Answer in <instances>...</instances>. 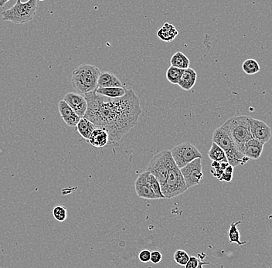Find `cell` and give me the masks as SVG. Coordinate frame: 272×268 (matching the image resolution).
<instances>
[{
	"label": "cell",
	"instance_id": "cell-1",
	"mask_svg": "<svg viewBox=\"0 0 272 268\" xmlns=\"http://www.w3.org/2000/svg\"><path fill=\"white\" fill-rule=\"evenodd\" d=\"M88 109L84 119L108 132V145L117 143L138 124L142 108L137 95L132 89L119 98H108L93 92L84 95Z\"/></svg>",
	"mask_w": 272,
	"mask_h": 268
},
{
	"label": "cell",
	"instance_id": "cell-22",
	"mask_svg": "<svg viewBox=\"0 0 272 268\" xmlns=\"http://www.w3.org/2000/svg\"><path fill=\"white\" fill-rule=\"evenodd\" d=\"M208 156L213 162H218L220 163H228L223 150L214 143H212L210 149L209 150Z\"/></svg>",
	"mask_w": 272,
	"mask_h": 268
},
{
	"label": "cell",
	"instance_id": "cell-2",
	"mask_svg": "<svg viewBox=\"0 0 272 268\" xmlns=\"http://www.w3.org/2000/svg\"><path fill=\"white\" fill-rule=\"evenodd\" d=\"M100 69L91 64H82L75 68L72 73V83L74 88L80 95L93 93L98 88Z\"/></svg>",
	"mask_w": 272,
	"mask_h": 268
},
{
	"label": "cell",
	"instance_id": "cell-11",
	"mask_svg": "<svg viewBox=\"0 0 272 268\" xmlns=\"http://www.w3.org/2000/svg\"><path fill=\"white\" fill-rule=\"evenodd\" d=\"M63 100L72 108L80 119L84 117L88 109V103L84 96L80 94L70 92L64 96Z\"/></svg>",
	"mask_w": 272,
	"mask_h": 268
},
{
	"label": "cell",
	"instance_id": "cell-23",
	"mask_svg": "<svg viewBox=\"0 0 272 268\" xmlns=\"http://www.w3.org/2000/svg\"><path fill=\"white\" fill-rule=\"evenodd\" d=\"M241 223V221L231 222L228 234L230 243H231V244L235 243L238 246H241V245L246 244V241H241V240H240V232L238 230V226Z\"/></svg>",
	"mask_w": 272,
	"mask_h": 268
},
{
	"label": "cell",
	"instance_id": "cell-25",
	"mask_svg": "<svg viewBox=\"0 0 272 268\" xmlns=\"http://www.w3.org/2000/svg\"><path fill=\"white\" fill-rule=\"evenodd\" d=\"M183 73V70L174 68V67L171 66L166 72V78L169 80V82L171 83V84H178Z\"/></svg>",
	"mask_w": 272,
	"mask_h": 268
},
{
	"label": "cell",
	"instance_id": "cell-29",
	"mask_svg": "<svg viewBox=\"0 0 272 268\" xmlns=\"http://www.w3.org/2000/svg\"><path fill=\"white\" fill-rule=\"evenodd\" d=\"M233 173H234V167L229 165L224 170L223 175H221L220 181H224V182H230L233 179Z\"/></svg>",
	"mask_w": 272,
	"mask_h": 268
},
{
	"label": "cell",
	"instance_id": "cell-15",
	"mask_svg": "<svg viewBox=\"0 0 272 268\" xmlns=\"http://www.w3.org/2000/svg\"><path fill=\"white\" fill-rule=\"evenodd\" d=\"M88 143L95 148H103L109 143V136L105 130L95 128L88 140Z\"/></svg>",
	"mask_w": 272,
	"mask_h": 268
},
{
	"label": "cell",
	"instance_id": "cell-13",
	"mask_svg": "<svg viewBox=\"0 0 272 268\" xmlns=\"http://www.w3.org/2000/svg\"><path fill=\"white\" fill-rule=\"evenodd\" d=\"M59 112L64 122L69 127H76L80 118L72 110L64 100H60L58 104Z\"/></svg>",
	"mask_w": 272,
	"mask_h": 268
},
{
	"label": "cell",
	"instance_id": "cell-5",
	"mask_svg": "<svg viewBox=\"0 0 272 268\" xmlns=\"http://www.w3.org/2000/svg\"><path fill=\"white\" fill-rule=\"evenodd\" d=\"M37 10V0H29L26 2L17 0L14 6L2 12L1 15L4 21H9L13 24L21 25L33 20Z\"/></svg>",
	"mask_w": 272,
	"mask_h": 268
},
{
	"label": "cell",
	"instance_id": "cell-3",
	"mask_svg": "<svg viewBox=\"0 0 272 268\" xmlns=\"http://www.w3.org/2000/svg\"><path fill=\"white\" fill-rule=\"evenodd\" d=\"M221 128L232 139L236 147L241 153L243 152L245 145L250 139H252L249 124V116L241 115L230 118L221 126Z\"/></svg>",
	"mask_w": 272,
	"mask_h": 268
},
{
	"label": "cell",
	"instance_id": "cell-31",
	"mask_svg": "<svg viewBox=\"0 0 272 268\" xmlns=\"http://www.w3.org/2000/svg\"><path fill=\"white\" fill-rule=\"evenodd\" d=\"M200 260L198 259V257H190V260L185 265V268H198Z\"/></svg>",
	"mask_w": 272,
	"mask_h": 268
},
{
	"label": "cell",
	"instance_id": "cell-17",
	"mask_svg": "<svg viewBox=\"0 0 272 268\" xmlns=\"http://www.w3.org/2000/svg\"><path fill=\"white\" fill-rule=\"evenodd\" d=\"M198 79V73L193 68L183 70V75L181 77L178 85L185 91H190L194 88Z\"/></svg>",
	"mask_w": 272,
	"mask_h": 268
},
{
	"label": "cell",
	"instance_id": "cell-33",
	"mask_svg": "<svg viewBox=\"0 0 272 268\" xmlns=\"http://www.w3.org/2000/svg\"><path fill=\"white\" fill-rule=\"evenodd\" d=\"M209 265V262H202V261H199V265H198V268H203V265Z\"/></svg>",
	"mask_w": 272,
	"mask_h": 268
},
{
	"label": "cell",
	"instance_id": "cell-10",
	"mask_svg": "<svg viewBox=\"0 0 272 268\" xmlns=\"http://www.w3.org/2000/svg\"><path fill=\"white\" fill-rule=\"evenodd\" d=\"M250 134L252 139L262 144H266L272 138V128L263 121L249 117Z\"/></svg>",
	"mask_w": 272,
	"mask_h": 268
},
{
	"label": "cell",
	"instance_id": "cell-30",
	"mask_svg": "<svg viewBox=\"0 0 272 268\" xmlns=\"http://www.w3.org/2000/svg\"><path fill=\"white\" fill-rule=\"evenodd\" d=\"M151 253L152 252H150L148 250H142L139 254V261L143 263L149 262L150 258H151Z\"/></svg>",
	"mask_w": 272,
	"mask_h": 268
},
{
	"label": "cell",
	"instance_id": "cell-21",
	"mask_svg": "<svg viewBox=\"0 0 272 268\" xmlns=\"http://www.w3.org/2000/svg\"><path fill=\"white\" fill-rule=\"evenodd\" d=\"M170 64L174 68L186 70L190 68V61L184 53L178 51L173 55L170 59Z\"/></svg>",
	"mask_w": 272,
	"mask_h": 268
},
{
	"label": "cell",
	"instance_id": "cell-28",
	"mask_svg": "<svg viewBox=\"0 0 272 268\" xmlns=\"http://www.w3.org/2000/svg\"><path fill=\"white\" fill-rule=\"evenodd\" d=\"M174 261L181 266H185L190 260V256L187 252L183 250H178L174 254Z\"/></svg>",
	"mask_w": 272,
	"mask_h": 268
},
{
	"label": "cell",
	"instance_id": "cell-9",
	"mask_svg": "<svg viewBox=\"0 0 272 268\" xmlns=\"http://www.w3.org/2000/svg\"><path fill=\"white\" fill-rule=\"evenodd\" d=\"M180 171L187 188H192L194 186H198L203 179L202 159H195L183 168L180 169Z\"/></svg>",
	"mask_w": 272,
	"mask_h": 268
},
{
	"label": "cell",
	"instance_id": "cell-27",
	"mask_svg": "<svg viewBox=\"0 0 272 268\" xmlns=\"http://www.w3.org/2000/svg\"><path fill=\"white\" fill-rule=\"evenodd\" d=\"M53 215L56 220L62 222L66 220L67 217H68V211L64 206H57L53 208Z\"/></svg>",
	"mask_w": 272,
	"mask_h": 268
},
{
	"label": "cell",
	"instance_id": "cell-26",
	"mask_svg": "<svg viewBox=\"0 0 272 268\" xmlns=\"http://www.w3.org/2000/svg\"><path fill=\"white\" fill-rule=\"evenodd\" d=\"M148 181L150 187L152 189L154 194L158 197V199H165L163 193H162V190H161L160 184H159L157 179H155V177L152 175V174L149 173Z\"/></svg>",
	"mask_w": 272,
	"mask_h": 268
},
{
	"label": "cell",
	"instance_id": "cell-7",
	"mask_svg": "<svg viewBox=\"0 0 272 268\" xmlns=\"http://www.w3.org/2000/svg\"><path fill=\"white\" fill-rule=\"evenodd\" d=\"M161 190L165 199H172L188 190L180 170L175 163L171 166L165 183L161 186Z\"/></svg>",
	"mask_w": 272,
	"mask_h": 268
},
{
	"label": "cell",
	"instance_id": "cell-18",
	"mask_svg": "<svg viewBox=\"0 0 272 268\" xmlns=\"http://www.w3.org/2000/svg\"><path fill=\"white\" fill-rule=\"evenodd\" d=\"M157 37L164 42L170 43L175 40L179 34L176 28L172 24L166 23L157 31Z\"/></svg>",
	"mask_w": 272,
	"mask_h": 268
},
{
	"label": "cell",
	"instance_id": "cell-12",
	"mask_svg": "<svg viewBox=\"0 0 272 268\" xmlns=\"http://www.w3.org/2000/svg\"><path fill=\"white\" fill-rule=\"evenodd\" d=\"M148 171H143L142 173L139 174L137 179L135 180V190L136 194L141 198L146 199H158L152 189L150 187L149 183H148Z\"/></svg>",
	"mask_w": 272,
	"mask_h": 268
},
{
	"label": "cell",
	"instance_id": "cell-32",
	"mask_svg": "<svg viewBox=\"0 0 272 268\" xmlns=\"http://www.w3.org/2000/svg\"><path fill=\"white\" fill-rule=\"evenodd\" d=\"M163 259V255L161 254L160 252L155 250V251L151 253V258L150 261L153 263V264H159Z\"/></svg>",
	"mask_w": 272,
	"mask_h": 268
},
{
	"label": "cell",
	"instance_id": "cell-34",
	"mask_svg": "<svg viewBox=\"0 0 272 268\" xmlns=\"http://www.w3.org/2000/svg\"><path fill=\"white\" fill-rule=\"evenodd\" d=\"M6 3V1H4V2H2V1H0V6H2V7H3L4 5H5V4Z\"/></svg>",
	"mask_w": 272,
	"mask_h": 268
},
{
	"label": "cell",
	"instance_id": "cell-20",
	"mask_svg": "<svg viewBox=\"0 0 272 268\" xmlns=\"http://www.w3.org/2000/svg\"><path fill=\"white\" fill-rule=\"evenodd\" d=\"M126 91L124 88H98L95 93L108 98H119L123 97Z\"/></svg>",
	"mask_w": 272,
	"mask_h": 268
},
{
	"label": "cell",
	"instance_id": "cell-24",
	"mask_svg": "<svg viewBox=\"0 0 272 268\" xmlns=\"http://www.w3.org/2000/svg\"><path fill=\"white\" fill-rule=\"evenodd\" d=\"M242 70L247 74L254 75L261 71V68L257 60L254 59H247L244 61L242 64Z\"/></svg>",
	"mask_w": 272,
	"mask_h": 268
},
{
	"label": "cell",
	"instance_id": "cell-16",
	"mask_svg": "<svg viewBox=\"0 0 272 268\" xmlns=\"http://www.w3.org/2000/svg\"><path fill=\"white\" fill-rule=\"evenodd\" d=\"M98 88H124V85L114 73L103 72L99 76Z\"/></svg>",
	"mask_w": 272,
	"mask_h": 268
},
{
	"label": "cell",
	"instance_id": "cell-6",
	"mask_svg": "<svg viewBox=\"0 0 272 268\" xmlns=\"http://www.w3.org/2000/svg\"><path fill=\"white\" fill-rule=\"evenodd\" d=\"M174 163L175 162L173 159L171 151L165 149L154 155L147 166L146 171L154 175L160 186H163L170 168Z\"/></svg>",
	"mask_w": 272,
	"mask_h": 268
},
{
	"label": "cell",
	"instance_id": "cell-8",
	"mask_svg": "<svg viewBox=\"0 0 272 268\" xmlns=\"http://www.w3.org/2000/svg\"><path fill=\"white\" fill-rule=\"evenodd\" d=\"M170 151L175 165L179 170L195 159H202L203 157L198 148L190 143H181L175 146Z\"/></svg>",
	"mask_w": 272,
	"mask_h": 268
},
{
	"label": "cell",
	"instance_id": "cell-4",
	"mask_svg": "<svg viewBox=\"0 0 272 268\" xmlns=\"http://www.w3.org/2000/svg\"><path fill=\"white\" fill-rule=\"evenodd\" d=\"M212 139L213 143L223 150L230 166L236 167L240 165H245L250 160L238 151L232 139L221 127L214 131Z\"/></svg>",
	"mask_w": 272,
	"mask_h": 268
},
{
	"label": "cell",
	"instance_id": "cell-14",
	"mask_svg": "<svg viewBox=\"0 0 272 268\" xmlns=\"http://www.w3.org/2000/svg\"><path fill=\"white\" fill-rule=\"evenodd\" d=\"M263 150L264 145L258 140L252 139L245 145L242 153L249 159L258 160L261 157Z\"/></svg>",
	"mask_w": 272,
	"mask_h": 268
},
{
	"label": "cell",
	"instance_id": "cell-19",
	"mask_svg": "<svg viewBox=\"0 0 272 268\" xmlns=\"http://www.w3.org/2000/svg\"><path fill=\"white\" fill-rule=\"evenodd\" d=\"M76 128L80 136L88 141L96 127L88 119L81 118L79 121L78 124L76 126Z\"/></svg>",
	"mask_w": 272,
	"mask_h": 268
}]
</instances>
